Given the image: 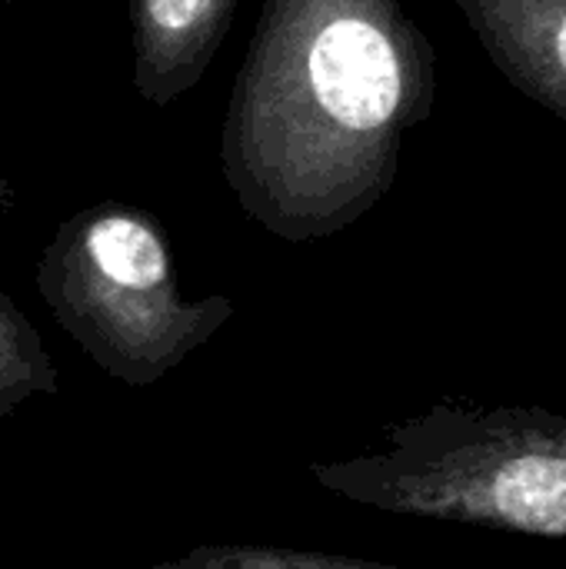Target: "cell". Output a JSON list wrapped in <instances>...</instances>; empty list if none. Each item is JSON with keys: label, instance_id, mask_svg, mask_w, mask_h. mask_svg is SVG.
Wrapping results in <instances>:
<instances>
[{"label": "cell", "instance_id": "cell-1", "mask_svg": "<svg viewBox=\"0 0 566 569\" xmlns=\"http://www.w3.org/2000/svg\"><path fill=\"white\" fill-rule=\"evenodd\" d=\"M434 103L437 50L404 0H264L220 173L277 240H327L390 193L404 137Z\"/></svg>", "mask_w": 566, "mask_h": 569}, {"label": "cell", "instance_id": "cell-2", "mask_svg": "<svg viewBox=\"0 0 566 569\" xmlns=\"http://www.w3.org/2000/svg\"><path fill=\"white\" fill-rule=\"evenodd\" d=\"M384 450L314 463L350 503L414 520L566 540V417L544 407L437 403L394 423Z\"/></svg>", "mask_w": 566, "mask_h": 569}, {"label": "cell", "instance_id": "cell-3", "mask_svg": "<svg viewBox=\"0 0 566 569\" xmlns=\"http://www.w3.org/2000/svg\"><path fill=\"white\" fill-rule=\"evenodd\" d=\"M33 283L70 340L127 387H153L234 317L224 293H180L163 223L120 200L70 213Z\"/></svg>", "mask_w": 566, "mask_h": 569}, {"label": "cell", "instance_id": "cell-4", "mask_svg": "<svg viewBox=\"0 0 566 569\" xmlns=\"http://www.w3.org/2000/svg\"><path fill=\"white\" fill-rule=\"evenodd\" d=\"M237 0H130L133 87L150 107H170L214 63Z\"/></svg>", "mask_w": 566, "mask_h": 569}, {"label": "cell", "instance_id": "cell-5", "mask_svg": "<svg viewBox=\"0 0 566 569\" xmlns=\"http://www.w3.org/2000/svg\"><path fill=\"white\" fill-rule=\"evenodd\" d=\"M514 90L566 123V0H454Z\"/></svg>", "mask_w": 566, "mask_h": 569}, {"label": "cell", "instance_id": "cell-6", "mask_svg": "<svg viewBox=\"0 0 566 569\" xmlns=\"http://www.w3.org/2000/svg\"><path fill=\"white\" fill-rule=\"evenodd\" d=\"M57 390L60 377L37 327L0 290V420L33 393L53 397Z\"/></svg>", "mask_w": 566, "mask_h": 569}, {"label": "cell", "instance_id": "cell-7", "mask_svg": "<svg viewBox=\"0 0 566 569\" xmlns=\"http://www.w3.org/2000/svg\"><path fill=\"white\" fill-rule=\"evenodd\" d=\"M143 569H404L337 553L294 550V547H197L180 560L153 563Z\"/></svg>", "mask_w": 566, "mask_h": 569}, {"label": "cell", "instance_id": "cell-8", "mask_svg": "<svg viewBox=\"0 0 566 569\" xmlns=\"http://www.w3.org/2000/svg\"><path fill=\"white\" fill-rule=\"evenodd\" d=\"M10 203H13V187H10V180H7V173L0 167V213H7Z\"/></svg>", "mask_w": 566, "mask_h": 569}, {"label": "cell", "instance_id": "cell-9", "mask_svg": "<svg viewBox=\"0 0 566 569\" xmlns=\"http://www.w3.org/2000/svg\"><path fill=\"white\" fill-rule=\"evenodd\" d=\"M0 3H13V0H0Z\"/></svg>", "mask_w": 566, "mask_h": 569}]
</instances>
